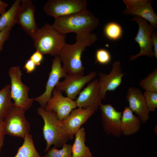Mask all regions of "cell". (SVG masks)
Returning <instances> with one entry per match:
<instances>
[{
    "instance_id": "6da1fadb",
    "label": "cell",
    "mask_w": 157,
    "mask_h": 157,
    "mask_svg": "<svg viewBox=\"0 0 157 157\" xmlns=\"http://www.w3.org/2000/svg\"><path fill=\"white\" fill-rule=\"evenodd\" d=\"M54 19L53 27L63 35L74 33L78 35H88L100 23L98 19L87 9Z\"/></svg>"
},
{
    "instance_id": "7a4b0ae2",
    "label": "cell",
    "mask_w": 157,
    "mask_h": 157,
    "mask_svg": "<svg viewBox=\"0 0 157 157\" xmlns=\"http://www.w3.org/2000/svg\"><path fill=\"white\" fill-rule=\"evenodd\" d=\"M76 42L72 44L66 43L58 56L63 63V69L67 74L84 72L81 61L83 53L87 46H90L97 39L94 33L87 35H76Z\"/></svg>"
},
{
    "instance_id": "3957f363",
    "label": "cell",
    "mask_w": 157,
    "mask_h": 157,
    "mask_svg": "<svg viewBox=\"0 0 157 157\" xmlns=\"http://www.w3.org/2000/svg\"><path fill=\"white\" fill-rule=\"evenodd\" d=\"M38 114L44 122L43 133L47 142L44 152H47L53 145L56 148L62 147L67 143L69 138L60 121L54 113L44 108H39Z\"/></svg>"
},
{
    "instance_id": "277c9868",
    "label": "cell",
    "mask_w": 157,
    "mask_h": 157,
    "mask_svg": "<svg viewBox=\"0 0 157 157\" xmlns=\"http://www.w3.org/2000/svg\"><path fill=\"white\" fill-rule=\"evenodd\" d=\"M66 35H63L47 23L39 28L33 39V46L43 55L58 56L66 42Z\"/></svg>"
},
{
    "instance_id": "5b68a950",
    "label": "cell",
    "mask_w": 157,
    "mask_h": 157,
    "mask_svg": "<svg viewBox=\"0 0 157 157\" xmlns=\"http://www.w3.org/2000/svg\"><path fill=\"white\" fill-rule=\"evenodd\" d=\"M8 74L10 79V93L14 101L13 106L26 111L28 110L32 106L34 98L28 97L30 88L22 81V73L20 67H11L8 70Z\"/></svg>"
},
{
    "instance_id": "8992f818",
    "label": "cell",
    "mask_w": 157,
    "mask_h": 157,
    "mask_svg": "<svg viewBox=\"0 0 157 157\" xmlns=\"http://www.w3.org/2000/svg\"><path fill=\"white\" fill-rule=\"evenodd\" d=\"M25 111L13 106L3 120L6 135L24 139L29 133L30 125L26 117Z\"/></svg>"
},
{
    "instance_id": "52a82bcc",
    "label": "cell",
    "mask_w": 157,
    "mask_h": 157,
    "mask_svg": "<svg viewBox=\"0 0 157 157\" xmlns=\"http://www.w3.org/2000/svg\"><path fill=\"white\" fill-rule=\"evenodd\" d=\"M87 4L86 0H49L43 9L47 15L55 18L86 10Z\"/></svg>"
},
{
    "instance_id": "ba28073f",
    "label": "cell",
    "mask_w": 157,
    "mask_h": 157,
    "mask_svg": "<svg viewBox=\"0 0 157 157\" xmlns=\"http://www.w3.org/2000/svg\"><path fill=\"white\" fill-rule=\"evenodd\" d=\"M131 20L136 22L139 26L138 32L134 39L138 44L140 51L137 54L130 56L129 60H134L143 55L154 57L151 38V34L154 31L153 27L148 24L147 20L138 16H133Z\"/></svg>"
},
{
    "instance_id": "9c48e42d",
    "label": "cell",
    "mask_w": 157,
    "mask_h": 157,
    "mask_svg": "<svg viewBox=\"0 0 157 157\" xmlns=\"http://www.w3.org/2000/svg\"><path fill=\"white\" fill-rule=\"evenodd\" d=\"M84 74L83 72L67 74L62 81L58 82L55 88L72 99H76L84 86L94 79L97 73L92 71L86 76Z\"/></svg>"
},
{
    "instance_id": "30bf717a",
    "label": "cell",
    "mask_w": 157,
    "mask_h": 157,
    "mask_svg": "<svg viewBox=\"0 0 157 157\" xmlns=\"http://www.w3.org/2000/svg\"><path fill=\"white\" fill-rule=\"evenodd\" d=\"M67 74L62 66L59 56L55 57L52 60L51 70L46 84L45 91L42 94L34 98V101L38 102L40 107L44 108L60 79L65 78Z\"/></svg>"
},
{
    "instance_id": "8fae6325",
    "label": "cell",
    "mask_w": 157,
    "mask_h": 157,
    "mask_svg": "<svg viewBox=\"0 0 157 157\" xmlns=\"http://www.w3.org/2000/svg\"><path fill=\"white\" fill-rule=\"evenodd\" d=\"M112 66L111 70L108 74L101 72L98 73L99 91L102 99L105 98L107 91H114L120 85L123 77L125 74L122 72L119 61H115Z\"/></svg>"
},
{
    "instance_id": "7c38bea8",
    "label": "cell",
    "mask_w": 157,
    "mask_h": 157,
    "mask_svg": "<svg viewBox=\"0 0 157 157\" xmlns=\"http://www.w3.org/2000/svg\"><path fill=\"white\" fill-rule=\"evenodd\" d=\"M99 108L104 131L107 135L119 137L122 134L121 129L122 112L116 110L110 104H101Z\"/></svg>"
},
{
    "instance_id": "4fadbf2b",
    "label": "cell",
    "mask_w": 157,
    "mask_h": 157,
    "mask_svg": "<svg viewBox=\"0 0 157 157\" xmlns=\"http://www.w3.org/2000/svg\"><path fill=\"white\" fill-rule=\"evenodd\" d=\"M62 93L55 88L44 108L55 113L61 122L77 107L75 101L64 96Z\"/></svg>"
},
{
    "instance_id": "5bb4252c",
    "label": "cell",
    "mask_w": 157,
    "mask_h": 157,
    "mask_svg": "<svg viewBox=\"0 0 157 157\" xmlns=\"http://www.w3.org/2000/svg\"><path fill=\"white\" fill-rule=\"evenodd\" d=\"M35 9L32 0H21L17 24L32 39L39 29L35 17Z\"/></svg>"
},
{
    "instance_id": "9a60e30c",
    "label": "cell",
    "mask_w": 157,
    "mask_h": 157,
    "mask_svg": "<svg viewBox=\"0 0 157 157\" xmlns=\"http://www.w3.org/2000/svg\"><path fill=\"white\" fill-rule=\"evenodd\" d=\"M95 112L91 108H75L62 121L69 140L73 139L81 126L86 122Z\"/></svg>"
},
{
    "instance_id": "2e32d148",
    "label": "cell",
    "mask_w": 157,
    "mask_h": 157,
    "mask_svg": "<svg viewBox=\"0 0 157 157\" xmlns=\"http://www.w3.org/2000/svg\"><path fill=\"white\" fill-rule=\"evenodd\" d=\"M102 100L99 93L98 79H95L88 83L80 92L75 101L78 108H91L96 111L102 104Z\"/></svg>"
},
{
    "instance_id": "e0dca14e",
    "label": "cell",
    "mask_w": 157,
    "mask_h": 157,
    "mask_svg": "<svg viewBox=\"0 0 157 157\" xmlns=\"http://www.w3.org/2000/svg\"><path fill=\"white\" fill-rule=\"evenodd\" d=\"M126 98L130 108L137 115L142 123H146L149 119L150 112L141 90L136 87H129Z\"/></svg>"
},
{
    "instance_id": "ac0fdd59",
    "label": "cell",
    "mask_w": 157,
    "mask_h": 157,
    "mask_svg": "<svg viewBox=\"0 0 157 157\" xmlns=\"http://www.w3.org/2000/svg\"><path fill=\"white\" fill-rule=\"evenodd\" d=\"M151 0H147L144 3L130 9L123 11L125 15L138 16L148 21L154 31L157 28V15L152 7Z\"/></svg>"
},
{
    "instance_id": "d6986e66",
    "label": "cell",
    "mask_w": 157,
    "mask_h": 157,
    "mask_svg": "<svg viewBox=\"0 0 157 157\" xmlns=\"http://www.w3.org/2000/svg\"><path fill=\"white\" fill-rule=\"evenodd\" d=\"M141 121L128 106L124 108L122 114L121 129L122 134L129 136L135 134L140 130Z\"/></svg>"
},
{
    "instance_id": "ffe728a7",
    "label": "cell",
    "mask_w": 157,
    "mask_h": 157,
    "mask_svg": "<svg viewBox=\"0 0 157 157\" xmlns=\"http://www.w3.org/2000/svg\"><path fill=\"white\" fill-rule=\"evenodd\" d=\"M72 145V157H92L89 148L85 144L86 133L84 127H81L75 135Z\"/></svg>"
},
{
    "instance_id": "44dd1931",
    "label": "cell",
    "mask_w": 157,
    "mask_h": 157,
    "mask_svg": "<svg viewBox=\"0 0 157 157\" xmlns=\"http://www.w3.org/2000/svg\"><path fill=\"white\" fill-rule=\"evenodd\" d=\"M21 0H16L0 17V31L7 27L13 28L17 24Z\"/></svg>"
},
{
    "instance_id": "7402d4cb",
    "label": "cell",
    "mask_w": 157,
    "mask_h": 157,
    "mask_svg": "<svg viewBox=\"0 0 157 157\" xmlns=\"http://www.w3.org/2000/svg\"><path fill=\"white\" fill-rule=\"evenodd\" d=\"M10 85H6L0 90V122L3 121L13 108Z\"/></svg>"
},
{
    "instance_id": "603a6c76",
    "label": "cell",
    "mask_w": 157,
    "mask_h": 157,
    "mask_svg": "<svg viewBox=\"0 0 157 157\" xmlns=\"http://www.w3.org/2000/svg\"><path fill=\"white\" fill-rule=\"evenodd\" d=\"M23 139V143L13 157H42L36 150L31 134H27Z\"/></svg>"
},
{
    "instance_id": "cb8c5ba5",
    "label": "cell",
    "mask_w": 157,
    "mask_h": 157,
    "mask_svg": "<svg viewBox=\"0 0 157 157\" xmlns=\"http://www.w3.org/2000/svg\"><path fill=\"white\" fill-rule=\"evenodd\" d=\"M105 36L109 40L115 41L122 37L123 31L121 25L115 22H110L107 23L104 29Z\"/></svg>"
},
{
    "instance_id": "d4e9b609",
    "label": "cell",
    "mask_w": 157,
    "mask_h": 157,
    "mask_svg": "<svg viewBox=\"0 0 157 157\" xmlns=\"http://www.w3.org/2000/svg\"><path fill=\"white\" fill-rule=\"evenodd\" d=\"M139 85L145 91L157 92V68H155L139 82Z\"/></svg>"
},
{
    "instance_id": "484cf974",
    "label": "cell",
    "mask_w": 157,
    "mask_h": 157,
    "mask_svg": "<svg viewBox=\"0 0 157 157\" xmlns=\"http://www.w3.org/2000/svg\"><path fill=\"white\" fill-rule=\"evenodd\" d=\"M42 157H72V144L66 143L58 149L54 147L51 148Z\"/></svg>"
},
{
    "instance_id": "4316f807",
    "label": "cell",
    "mask_w": 157,
    "mask_h": 157,
    "mask_svg": "<svg viewBox=\"0 0 157 157\" xmlns=\"http://www.w3.org/2000/svg\"><path fill=\"white\" fill-rule=\"evenodd\" d=\"M95 63H98L102 65H106L111 61L112 57L109 52L104 49L97 50L95 53Z\"/></svg>"
},
{
    "instance_id": "83f0119b",
    "label": "cell",
    "mask_w": 157,
    "mask_h": 157,
    "mask_svg": "<svg viewBox=\"0 0 157 157\" xmlns=\"http://www.w3.org/2000/svg\"><path fill=\"white\" fill-rule=\"evenodd\" d=\"M143 94L149 112L155 111L157 108V92L145 91Z\"/></svg>"
},
{
    "instance_id": "f1b7e54d",
    "label": "cell",
    "mask_w": 157,
    "mask_h": 157,
    "mask_svg": "<svg viewBox=\"0 0 157 157\" xmlns=\"http://www.w3.org/2000/svg\"><path fill=\"white\" fill-rule=\"evenodd\" d=\"M12 28L7 27L0 31V53L3 49L5 42L8 39Z\"/></svg>"
},
{
    "instance_id": "f546056e",
    "label": "cell",
    "mask_w": 157,
    "mask_h": 157,
    "mask_svg": "<svg viewBox=\"0 0 157 157\" xmlns=\"http://www.w3.org/2000/svg\"><path fill=\"white\" fill-rule=\"evenodd\" d=\"M29 59L31 60L36 66L41 64L44 59L43 55L39 51L36 50L31 56Z\"/></svg>"
},
{
    "instance_id": "4dcf8cb0",
    "label": "cell",
    "mask_w": 157,
    "mask_h": 157,
    "mask_svg": "<svg viewBox=\"0 0 157 157\" xmlns=\"http://www.w3.org/2000/svg\"><path fill=\"white\" fill-rule=\"evenodd\" d=\"M147 0H123L126 6V9H129L135 7L145 3Z\"/></svg>"
},
{
    "instance_id": "1f68e13d",
    "label": "cell",
    "mask_w": 157,
    "mask_h": 157,
    "mask_svg": "<svg viewBox=\"0 0 157 157\" xmlns=\"http://www.w3.org/2000/svg\"><path fill=\"white\" fill-rule=\"evenodd\" d=\"M36 66L30 59L28 60L25 63L24 68L28 74L34 72L36 69Z\"/></svg>"
},
{
    "instance_id": "d6a6232c",
    "label": "cell",
    "mask_w": 157,
    "mask_h": 157,
    "mask_svg": "<svg viewBox=\"0 0 157 157\" xmlns=\"http://www.w3.org/2000/svg\"><path fill=\"white\" fill-rule=\"evenodd\" d=\"M6 135L4 127L3 121L0 122V153L4 144L5 135Z\"/></svg>"
},
{
    "instance_id": "836d02e7",
    "label": "cell",
    "mask_w": 157,
    "mask_h": 157,
    "mask_svg": "<svg viewBox=\"0 0 157 157\" xmlns=\"http://www.w3.org/2000/svg\"><path fill=\"white\" fill-rule=\"evenodd\" d=\"M153 46L154 47V57L157 59V33L154 31L151 34Z\"/></svg>"
},
{
    "instance_id": "e575fe53",
    "label": "cell",
    "mask_w": 157,
    "mask_h": 157,
    "mask_svg": "<svg viewBox=\"0 0 157 157\" xmlns=\"http://www.w3.org/2000/svg\"><path fill=\"white\" fill-rule=\"evenodd\" d=\"M8 4L0 0V14H3L6 11V9L8 6Z\"/></svg>"
}]
</instances>
